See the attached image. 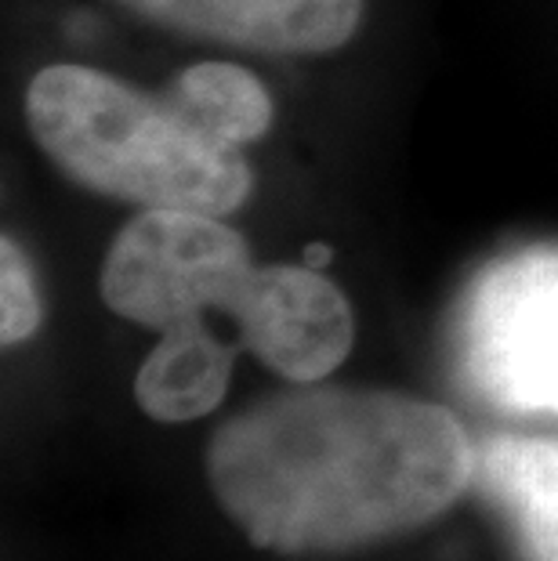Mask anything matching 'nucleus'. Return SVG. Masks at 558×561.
<instances>
[{
	"instance_id": "f03ea898",
	"label": "nucleus",
	"mask_w": 558,
	"mask_h": 561,
	"mask_svg": "<svg viewBox=\"0 0 558 561\" xmlns=\"http://www.w3.org/2000/svg\"><path fill=\"white\" fill-rule=\"evenodd\" d=\"M99 286L110 312L157 333L225 312L240 348L291 385L327 380L355 341L352 308L323 272L261 268L240 232L196 210L130 218L105 254Z\"/></svg>"
},
{
	"instance_id": "9d476101",
	"label": "nucleus",
	"mask_w": 558,
	"mask_h": 561,
	"mask_svg": "<svg viewBox=\"0 0 558 561\" xmlns=\"http://www.w3.org/2000/svg\"><path fill=\"white\" fill-rule=\"evenodd\" d=\"M327 261H330V250L327 247H308L305 250V265L308 268H323Z\"/></svg>"
},
{
	"instance_id": "1a4fd4ad",
	"label": "nucleus",
	"mask_w": 558,
	"mask_h": 561,
	"mask_svg": "<svg viewBox=\"0 0 558 561\" xmlns=\"http://www.w3.org/2000/svg\"><path fill=\"white\" fill-rule=\"evenodd\" d=\"M41 319L44 305L30 261L22 247L4 236L0 240V341H4V348L30 341L41 330Z\"/></svg>"
},
{
	"instance_id": "7ed1b4c3",
	"label": "nucleus",
	"mask_w": 558,
	"mask_h": 561,
	"mask_svg": "<svg viewBox=\"0 0 558 561\" xmlns=\"http://www.w3.org/2000/svg\"><path fill=\"white\" fill-rule=\"evenodd\" d=\"M41 152L88 193L141 210L236 214L254 188L243 152L207 138L168 94L88 66H47L26 88Z\"/></svg>"
},
{
	"instance_id": "39448f33",
	"label": "nucleus",
	"mask_w": 558,
	"mask_h": 561,
	"mask_svg": "<svg viewBox=\"0 0 558 561\" xmlns=\"http://www.w3.org/2000/svg\"><path fill=\"white\" fill-rule=\"evenodd\" d=\"M152 26L261 55H330L355 37L363 0H110Z\"/></svg>"
},
{
	"instance_id": "6e6552de",
	"label": "nucleus",
	"mask_w": 558,
	"mask_h": 561,
	"mask_svg": "<svg viewBox=\"0 0 558 561\" xmlns=\"http://www.w3.org/2000/svg\"><path fill=\"white\" fill-rule=\"evenodd\" d=\"M168 99L193 121L207 138L243 149L272 127V99L254 73L232 62L189 66L171 83Z\"/></svg>"
},
{
	"instance_id": "423d86ee",
	"label": "nucleus",
	"mask_w": 558,
	"mask_h": 561,
	"mask_svg": "<svg viewBox=\"0 0 558 561\" xmlns=\"http://www.w3.org/2000/svg\"><path fill=\"white\" fill-rule=\"evenodd\" d=\"M471 489L512 533L519 561H558V442L490 435L475 446Z\"/></svg>"
},
{
	"instance_id": "20e7f679",
	"label": "nucleus",
	"mask_w": 558,
	"mask_h": 561,
	"mask_svg": "<svg viewBox=\"0 0 558 561\" xmlns=\"http://www.w3.org/2000/svg\"><path fill=\"white\" fill-rule=\"evenodd\" d=\"M454 363L493 410L558 416V243L512 250L475 276L454 319Z\"/></svg>"
},
{
	"instance_id": "f257e3e1",
	"label": "nucleus",
	"mask_w": 558,
	"mask_h": 561,
	"mask_svg": "<svg viewBox=\"0 0 558 561\" xmlns=\"http://www.w3.org/2000/svg\"><path fill=\"white\" fill-rule=\"evenodd\" d=\"M475 442L446 405L382 388L298 385L229 416L207 482L247 540L344 554L413 533L471 489Z\"/></svg>"
},
{
	"instance_id": "0eeeda50",
	"label": "nucleus",
	"mask_w": 558,
	"mask_h": 561,
	"mask_svg": "<svg viewBox=\"0 0 558 561\" xmlns=\"http://www.w3.org/2000/svg\"><path fill=\"white\" fill-rule=\"evenodd\" d=\"M236 348L240 344H225L207 330V319L163 330L135 374L141 413L163 424H185L218 410L232 380Z\"/></svg>"
}]
</instances>
